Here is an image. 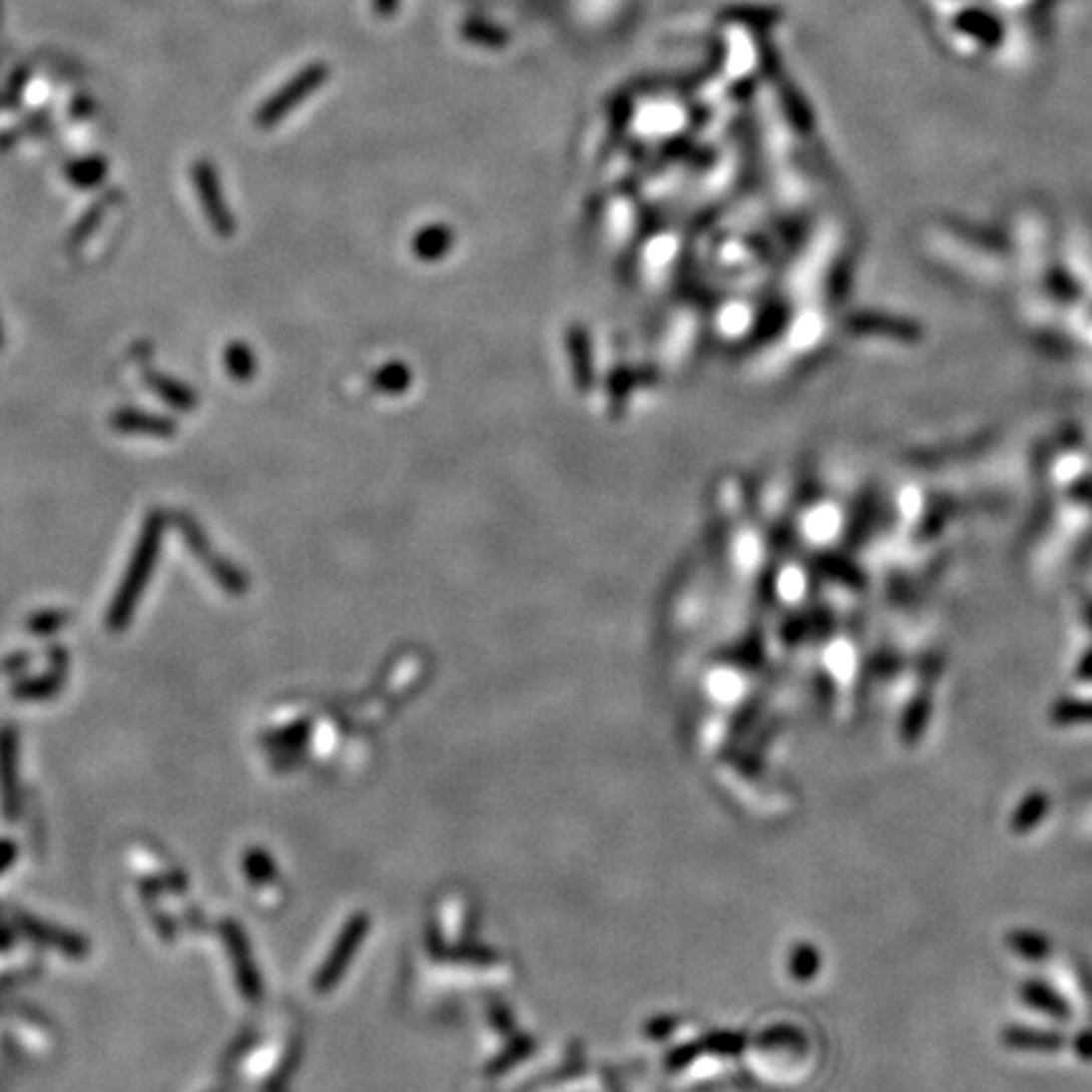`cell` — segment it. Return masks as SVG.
<instances>
[{
  "label": "cell",
  "instance_id": "cell-1",
  "mask_svg": "<svg viewBox=\"0 0 1092 1092\" xmlns=\"http://www.w3.org/2000/svg\"><path fill=\"white\" fill-rule=\"evenodd\" d=\"M324 79H326V66H311V69L301 71V74L288 84V87H283L276 97L266 104V109H261L259 114L261 125H271V122H276L281 114L291 112V109L298 104V99L308 97V94L314 92L316 87H321Z\"/></svg>",
  "mask_w": 1092,
  "mask_h": 1092
},
{
  "label": "cell",
  "instance_id": "cell-2",
  "mask_svg": "<svg viewBox=\"0 0 1092 1092\" xmlns=\"http://www.w3.org/2000/svg\"><path fill=\"white\" fill-rule=\"evenodd\" d=\"M374 6H377L379 13H384V16H387V13L395 11L397 0H374Z\"/></svg>",
  "mask_w": 1092,
  "mask_h": 1092
}]
</instances>
